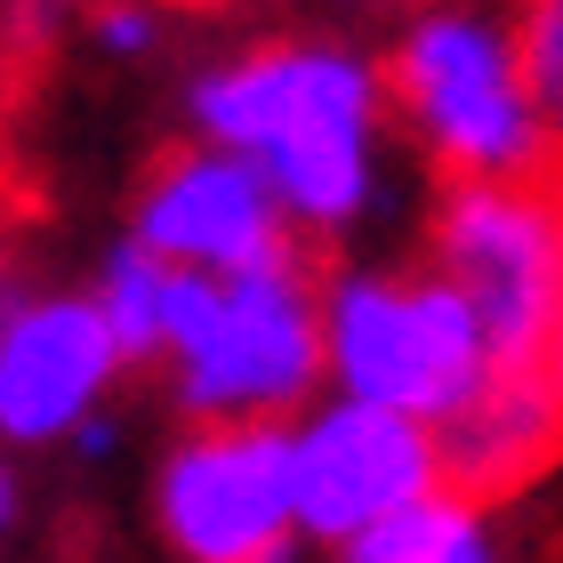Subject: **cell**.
Segmentation results:
<instances>
[{"label": "cell", "mask_w": 563, "mask_h": 563, "mask_svg": "<svg viewBox=\"0 0 563 563\" xmlns=\"http://www.w3.org/2000/svg\"><path fill=\"white\" fill-rule=\"evenodd\" d=\"M322 363L346 402L451 427L492 378L475 314L443 274H346L322 306Z\"/></svg>", "instance_id": "cell-1"}, {"label": "cell", "mask_w": 563, "mask_h": 563, "mask_svg": "<svg viewBox=\"0 0 563 563\" xmlns=\"http://www.w3.org/2000/svg\"><path fill=\"white\" fill-rule=\"evenodd\" d=\"M395 97L459 186H523L548 162L540 113H531L516 73V41L492 16L443 9L411 24L395 57Z\"/></svg>", "instance_id": "cell-2"}, {"label": "cell", "mask_w": 563, "mask_h": 563, "mask_svg": "<svg viewBox=\"0 0 563 563\" xmlns=\"http://www.w3.org/2000/svg\"><path fill=\"white\" fill-rule=\"evenodd\" d=\"M434 274L475 314L492 378H531L563 290V210L531 186H459L434 218Z\"/></svg>", "instance_id": "cell-3"}, {"label": "cell", "mask_w": 563, "mask_h": 563, "mask_svg": "<svg viewBox=\"0 0 563 563\" xmlns=\"http://www.w3.org/2000/svg\"><path fill=\"white\" fill-rule=\"evenodd\" d=\"M153 523L177 563H290V427L225 419L186 434L153 475Z\"/></svg>", "instance_id": "cell-4"}, {"label": "cell", "mask_w": 563, "mask_h": 563, "mask_svg": "<svg viewBox=\"0 0 563 563\" xmlns=\"http://www.w3.org/2000/svg\"><path fill=\"white\" fill-rule=\"evenodd\" d=\"M322 378V306L298 266L225 274L201 339L177 354V402L201 427L274 419Z\"/></svg>", "instance_id": "cell-5"}, {"label": "cell", "mask_w": 563, "mask_h": 563, "mask_svg": "<svg viewBox=\"0 0 563 563\" xmlns=\"http://www.w3.org/2000/svg\"><path fill=\"white\" fill-rule=\"evenodd\" d=\"M443 492V459H434V427L378 411V402H330L322 419L290 427V531L298 540L346 548L354 531L378 516Z\"/></svg>", "instance_id": "cell-6"}, {"label": "cell", "mask_w": 563, "mask_h": 563, "mask_svg": "<svg viewBox=\"0 0 563 563\" xmlns=\"http://www.w3.org/2000/svg\"><path fill=\"white\" fill-rule=\"evenodd\" d=\"M371 113H378L371 65L339 57V48H314L298 113L250 153V169H258V186L274 194L282 218L346 225L371 210Z\"/></svg>", "instance_id": "cell-7"}, {"label": "cell", "mask_w": 563, "mask_h": 563, "mask_svg": "<svg viewBox=\"0 0 563 563\" xmlns=\"http://www.w3.org/2000/svg\"><path fill=\"white\" fill-rule=\"evenodd\" d=\"M137 250H153L162 266L194 274H258L290 266V218L274 210V194L258 186V169L234 153H177L153 169V186L137 194Z\"/></svg>", "instance_id": "cell-8"}, {"label": "cell", "mask_w": 563, "mask_h": 563, "mask_svg": "<svg viewBox=\"0 0 563 563\" xmlns=\"http://www.w3.org/2000/svg\"><path fill=\"white\" fill-rule=\"evenodd\" d=\"M113 378L121 354L89 298H0V443H65Z\"/></svg>", "instance_id": "cell-9"}, {"label": "cell", "mask_w": 563, "mask_h": 563, "mask_svg": "<svg viewBox=\"0 0 563 563\" xmlns=\"http://www.w3.org/2000/svg\"><path fill=\"white\" fill-rule=\"evenodd\" d=\"M563 451V411L555 395L540 387V371L531 378H483V395L459 411L451 427H434V459H443L451 492L459 499H499L531 483Z\"/></svg>", "instance_id": "cell-10"}, {"label": "cell", "mask_w": 563, "mask_h": 563, "mask_svg": "<svg viewBox=\"0 0 563 563\" xmlns=\"http://www.w3.org/2000/svg\"><path fill=\"white\" fill-rule=\"evenodd\" d=\"M339 563H499V548H492V523H483L475 499L427 492L411 507H395V516H378L371 531H354Z\"/></svg>", "instance_id": "cell-11"}, {"label": "cell", "mask_w": 563, "mask_h": 563, "mask_svg": "<svg viewBox=\"0 0 563 563\" xmlns=\"http://www.w3.org/2000/svg\"><path fill=\"white\" fill-rule=\"evenodd\" d=\"M162 298H169V266L153 258V250H137V242H121L106 266H97V290H89V306H97V322H106V339H113V354L121 363H162Z\"/></svg>", "instance_id": "cell-12"}, {"label": "cell", "mask_w": 563, "mask_h": 563, "mask_svg": "<svg viewBox=\"0 0 563 563\" xmlns=\"http://www.w3.org/2000/svg\"><path fill=\"white\" fill-rule=\"evenodd\" d=\"M516 73H523V97L540 113V137L563 145V0H531L523 24H516Z\"/></svg>", "instance_id": "cell-13"}, {"label": "cell", "mask_w": 563, "mask_h": 563, "mask_svg": "<svg viewBox=\"0 0 563 563\" xmlns=\"http://www.w3.org/2000/svg\"><path fill=\"white\" fill-rule=\"evenodd\" d=\"M89 33H97L106 57H145V48L162 41V16H153L145 0H106V9L89 16Z\"/></svg>", "instance_id": "cell-14"}, {"label": "cell", "mask_w": 563, "mask_h": 563, "mask_svg": "<svg viewBox=\"0 0 563 563\" xmlns=\"http://www.w3.org/2000/svg\"><path fill=\"white\" fill-rule=\"evenodd\" d=\"M540 387L555 395V411H563V290H555V314H548V339H540Z\"/></svg>", "instance_id": "cell-15"}, {"label": "cell", "mask_w": 563, "mask_h": 563, "mask_svg": "<svg viewBox=\"0 0 563 563\" xmlns=\"http://www.w3.org/2000/svg\"><path fill=\"white\" fill-rule=\"evenodd\" d=\"M9 523H16V467L0 459V531H9Z\"/></svg>", "instance_id": "cell-16"}]
</instances>
